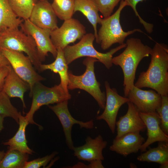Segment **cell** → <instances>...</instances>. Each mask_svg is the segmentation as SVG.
I'll return each mask as SVG.
<instances>
[{
  "label": "cell",
  "mask_w": 168,
  "mask_h": 168,
  "mask_svg": "<svg viewBox=\"0 0 168 168\" xmlns=\"http://www.w3.org/2000/svg\"><path fill=\"white\" fill-rule=\"evenodd\" d=\"M147 69L141 72L134 86L149 88L161 96L168 95V48L163 43L156 42L150 54Z\"/></svg>",
  "instance_id": "cell-1"
},
{
  "label": "cell",
  "mask_w": 168,
  "mask_h": 168,
  "mask_svg": "<svg viewBox=\"0 0 168 168\" xmlns=\"http://www.w3.org/2000/svg\"><path fill=\"white\" fill-rule=\"evenodd\" d=\"M125 49L119 55L113 57L112 62L113 64L120 66L122 70L124 96L127 97L129 91L134 86L138 64L143 58L150 55L152 49L137 38L127 39Z\"/></svg>",
  "instance_id": "cell-2"
},
{
  "label": "cell",
  "mask_w": 168,
  "mask_h": 168,
  "mask_svg": "<svg viewBox=\"0 0 168 168\" xmlns=\"http://www.w3.org/2000/svg\"><path fill=\"white\" fill-rule=\"evenodd\" d=\"M95 37L91 33L86 34L77 44L72 46L68 45L63 52L66 63L69 64L76 59L83 57L96 58L103 63L108 69L112 66V59L115 53L125 48L126 44L124 43L112 49L105 53L97 51L93 46Z\"/></svg>",
  "instance_id": "cell-3"
},
{
  "label": "cell",
  "mask_w": 168,
  "mask_h": 168,
  "mask_svg": "<svg viewBox=\"0 0 168 168\" xmlns=\"http://www.w3.org/2000/svg\"><path fill=\"white\" fill-rule=\"evenodd\" d=\"M126 6V2L122 0L119 8L114 14L102 19L100 24L101 26L97 32V35L98 44H100L103 50H106L116 43L120 45L124 43L125 38L135 32L144 33L139 29L127 32L123 30L120 23V15L122 11Z\"/></svg>",
  "instance_id": "cell-4"
},
{
  "label": "cell",
  "mask_w": 168,
  "mask_h": 168,
  "mask_svg": "<svg viewBox=\"0 0 168 168\" xmlns=\"http://www.w3.org/2000/svg\"><path fill=\"white\" fill-rule=\"evenodd\" d=\"M0 49H6L25 53L34 67L40 72V61L36 43L30 36L19 28L7 29L0 32Z\"/></svg>",
  "instance_id": "cell-5"
},
{
  "label": "cell",
  "mask_w": 168,
  "mask_h": 168,
  "mask_svg": "<svg viewBox=\"0 0 168 168\" xmlns=\"http://www.w3.org/2000/svg\"><path fill=\"white\" fill-rule=\"evenodd\" d=\"M99 62L97 59L87 57L83 61L86 67L84 73L77 76L68 71V89L72 90L79 89L84 90L90 94L96 100L99 107L104 109L105 103L106 94L100 89V84L96 77L94 72V64Z\"/></svg>",
  "instance_id": "cell-6"
},
{
  "label": "cell",
  "mask_w": 168,
  "mask_h": 168,
  "mask_svg": "<svg viewBox=\"0 0 168 168\" xmlns=\"http://www.w3.org/2000/svg\"><path fill=\"white\" fill-rule=\"evenodd\" d=\"M30 97L32 98L31 105L25 117L29 124L36 125L40 129L42 130L43 127L34 120L35 112L43 105H48L68 100L71 98V96L69 93L65 91L60 83L49 87L39 82L34 86Z\"/></svg>",
  "instance_id": "cell-7"
},
{
  "label": "cell",
  "mask_w": 168,
  "mask_h": 168,
  "mask_svg": "<svg viewBox=\"0 0 168 168\" xmlns=\"http://www.w3.org/2000/svg\"><path fill=\"white\" fill-rule=\"evenodd\" d=\"M0 50L15 72L28 84L30 97L35 85L45 78L35 71L29 58L23 53L4 49Z\"/></svg>",
  "instance_id": "cell-8"
},
{
  "label": "cell",
  "mask_w": 168,
  "mask_h": 168,
  "mask_svg": "<svg viewBox=\"0 0 168 168\" xmlns=\"http://www.w3.org/2000/svg\"><path fill=\"white\" fill-rule=\"evenodd\" d=\"M86 33L85 26L78 20L72 18L64 21L60 27L51 31L50 36L56 49L63 50L70 44L81 39Z\"/></svg>",
  "instance_id": "cell-9"
},
{
  "label": "cell",
  "mask_w": 168,
  "mask_h": 168,
  "mask_svg": "<svg viewBox=\"0 0 168 168\" xmlns=\"http://www.w3.org/2000/svg\"><path fill=\"white\" fill-rule=\"evenodd\" d=\"M20 27L21 30L31 36L34 40L41 62L45 60L49 53L56 58L57 51L51 39V31L37 26L29 19L24 20Z\"/></svg>",
  "instance_id": "cell-10"
},
{
  "label": "cell",
  "mask_w": 168,
  "mask_h": 168,
  "mask_svg": "<svg viewBox=\"0 0 168 168\" xmlns=\"http://www.w3.org/2000/svg\"><path fill=\"white\" fill-rule=\"evenodd\" d=\"M105 85L106 90V100L104 111L96 117L97 120H103L107 124L113 133L115 132L116 118L120 107L130 101L127 97L119 95L114 88H111L107 81Z\"/></svg>",
  "instance_id": "cell-11"
},
{
  "label": "cell",
  "mask_w": 168,
  "mask_h": 168,
  "mask_svg": "<svg viewBox=\"0 0 168 168\" xmlns=\"http://www.w3.org/2000/svg\"><path fill=\"white\" fill-rule=\"evenodd\" d=\"M68 100H65L53 105H48V107L56 115L62 126L67 145L69 148L72 150L74 146L72 137L73 126L78 124L81 128L87 129L93 128V120L84 122L75 119L71 115L68 108Z\"/></svg>",
  "instance_id": "cell-12"
},
{
  "label": "cell",
  "mask_w": 168,
  "mask_h": 168,
  "mask_svg": "<svg viewBox=\"0 0 168 168\" xmlns=\"http://www.w3.org/2000/svg\"><path fill=\"white\" fill-rule=\"evenodd\" d=\"M127 97L139 112L151 113L156 112L161 105V96L154 90H143L134 86Z\"/></svg>",
  "instance_id": "cell-13"
},
{
  "label": "cell",
  "mask_w": 168,
  "mask_h": 168,
  "mask_svg": "<svg viewBox=\"0 0 168 168\" xmlns=\"http://www.w3.org/2000/svg\"><path fill=\"white\" fill-rule=\"evenodd\" d=\"M57 17L51 4L43 0L35 3L29 19L37 26L51 31L58 27Z\"/></svg>",
  "instance_id": "cell-14"
},
{
  "label": "cell",
  "mask_w": 168,
  "mask_h": 168,
  "mask_svg": "<svg viewBox=\"0 0 168 168\" xmlns=\"http://www.w3.org/2000/svg\"><path fill=\"white\" fill-rule=\"evenodd\" d=\"M127 103L128 109L126 114L120 117L116 122L117 132L115 139L128 133L143 132L146 129V125L136 107L130 101Z\"/></svg>",
  "instance_id": "cell-15"
},
{
  "label": "cell",
  "mask_w": 168,
  "mask_h": 168,
  "mask_svg": "<svg viewBox=\"0 0 168 168\" xmlns=\"http://www.w3.org/2000/svg\"><path fill=\"white\" fill-rule=\"evenodd\" d=\"M86 143L78 147H74L72 150L74 155L79 160L90 162L95 160H104L102 152L107 145V142L104 140L101 135L95 138L88 136L85 140Z\"/></svg>",
  "instance_id": "cell-16"
},
{
  "label": "cell",
  "mask_w": 168,
  "mask_h": 168,
  "mask_svg": "<svg viewBox=\"0 0 168 168\" xmlns=\"http://www.w3.org/2000/svg\"><path fill=\"white\" fill-rule=\"evenodd\" d=\"M139 114L147 130V138L141 147L140 150L141 152H145L150 145L156 142H168V135L161 128L160 117L156 112L151 113L139 112Z\"/></svg>",
  "instance_id": "cell-17"
},
{
  "label": "cell",
  "mask_w": 168,
  "mask_h": 168,
  "mask_svg": "<svg viewBox=\"0 0 168 168\" xmlns=\"http://www.w3.org/2000/svg\"><path fill=\"white\" fill-rule=\"evenodd\" d=\"M145 141V138L139 132L129 133L118 138H114L109 149L111 151L126 157L131 153L137 152Z\"/></svg>",
  "instance_id": "cell-18"
},
{
  "label": "cell",
  "mask_w": 168,
  "mask_h": 168,
  "mask_svg": "<svg viewBox=\"0 0 168 168\" xmlns=\"http://www.w3.org/2000/svg\"><path fill=\"white\" fill-rule=\"evenodd\" d=\"M9 67V72L5 78L2 91L10 98H19L22 102L23 108H26L24 95L30 89L29 86L15 72L10 65Z\"/></svg>",
  "instance_id": "cell-19"
},
{
  "label": "cell",
  "mask_w": 168,
  "mask_h": 168,
  "mask_svg": "<svg viewBox=\"0 0 168 168\" xmlns=\"http://www.w3.org/2000/svg\"><path fill=\"white\" fill-rule=\"evenodd\" d=\"M29 123L25 116L21 113L19 117V128L16 133L7 141L2 143L4 145L8 146V149L15 150L21 152L32 155L34 151L27 145L25 132Z\"/></svg>",
  "instance_id": "cell-20"
},
{
  "label": "cell",
  "mask_w": 168,
  "mask_h": 168,
  "mask_svg": "<svg viewBox=\"0 0 168 168\" xmlns=\"http://www.w3.org/2000/svg\"><path fill=\"white\" fill-rule=\"evenodd\" d=\"M74 13L78 11L84 15L92 25L96 42L98 43L97 25L100 24L102 19L94 0H74Z\"/></svg>",
  "instance_id": "cell-21"
},
{
  "label": "cell",
  "mask_w": 168,
  "mask_h": 168,
  "mask_svg": "<svg viewBox=\"0 0 168 168\" xmlns=\"http://www.w3.org/2000/svg\"><path fill=\"white\" fill-rule=\"evenodd\" d=\"M57 54L55 60L48 64H42L40 66V72L49 70L55 73H58L60 78V83L66 92L69 93L68 89V70L67 64L64 56L63 50L57 49Z\"/></svg>",
  "instance_id": "cell-22"
},
{
  "label": "cell",
  "mask_w": 168,
  "mask_h": 168,
  "mask_svg": "<svg viewBox=\"0 0 168 168\" xmlns=\"http://www.w3.org/2000/svg\"><path fill=\"white\" fill-rule=\"evenodd\" d=\"M23 21L15 13L8 0H0V32L7 29L19 28Z\"/></svg>",
  "instance_id": "cell-23"
},
{
  "label": "cell",
  "mask_w": 168,
  "mask_h": 168,
  "mask_svg": "<svg viewBox=\"0 0 168 168\" xmlns=\"http://www.w3.org/2000/svg\"><path fill=\"white\" fill-rule=\"evenodd\" d=\"M141 162H156L161 165L168 162V142H158L157 147L150 148L137 157Z\"/></svg>",
  "instance_id": "cell-24"
},
{
  "label": "cell",
  "mask_w": 168,
  "mask_h": 168,
  "mask_svg": "<svg viewBox=\"0 0 168 168\" xmlns=\"http://www.w3.org/2000/svg\"><path fill=\"white\" fill-rule=\"evenodd\" d=\"M28 154L8 149L0 162V168H23L29 159Z\"/></svg>",
  "instance_id": "cell-25"
},
{
  "label": "cell",
  "mask_w": 168,
  "mask_h": 168,
  "mask_svg": "<svg viewBox=\"0 0 168 168\" xmlns=\"http://www.w3.org/2000/svg\"><path fill=\"white\" fill-rule=\"evenodd\" d=\"M51 4L57 17L65 21L72 18L74 13V0H53Z\"/></svg>",
  "instance_id": "cell-26"
},
{
  "label": "cell",
  "mask_w": 168,
  "mask_h": 168,
  "mask_svg": "<svg viewBox=\"0 0 168 168\" xmlns=\"http://www.w3.org/2000/svg\"><path fill=\"white\" fill-rule=\"evenodd\" d=\"M13 11L19 18L29 19L35 3L34 0H8Z\"/></svg>",
  "instance_id": "cell-27"
},
{
  "label": "cell",
  "mask_w": 168,
  "mask_h": 168,
  "mask_svg": "<svg viewBox=\"0 0 168 168\" xmlns=\"http://www.w3.org/2000/svg\"><path fill=\"white\" fill-rule=\"evenodd\" d=\"M10 98L3 91H0V114L12 118L18 124L21 113L12 105Z\"/></svg>",
  "instance_id": "cell-28"
},
{
  "label": "cell",
  "mask_w": 168,
  "mask_h": 168,
  "mask_svg": "<svg viewBox=\"0 0 168 168\" xmlns=\"http://www.w3.org/2000/svg\"><path fill=\"white\" fill-rule=\"evenodd\" d=\"M161 106L156 110L159 115L160 127L163 132L168 135V96H161Z\"/></svg>",
  "instance_id": "cell-29"
},
{
  "label": "cell",
  "mask_w": 168,
  "mask_h": 168,
  "mask_svg": "<svg viewBox=\"0 0 168 168\" xmlns=\"http://www.w3.org/2000/svg\"><path fill=\"white\" fill-rule=\"evenodd\" d=\"M122 0H94L100 12L104 18L111 15L114 8Z\"/></svg>",
  "instance_id": "cell-30"
},
{
  "label": "cell",
  "mask_w": 168,
  "mask_h": 168,
  "mask_svg": "<svg viewBox=\"0 0 168 168\" xmlns=\"http://www.w3.org/2000/svg\"><path fill=\"white\" fill-rule=\"evenodd\" d=\"M56 152H54L51 154L47 155L41 158H39L25 163L23 168H39L45 167L57 154Z\"/></svg>",
  "instance_id": "cell-31"
},
{
  "label": "cell",
  "mask_w": 168,
  "mask_h": 168,
  "mask_svg": "<svg viewBox=\"0 0 168 168\" xmlns=\"http://www.w3.org/2000/svg\"><path fill=\"white\" fill-rule=\"evenodd\" d=\"M126 2L127 6H130L133 10L136 16H137L140 22L143 25L146 30H149L151 28V23H148L144 20L140 16L136 9L137 4L140 2L146 0H124Z\"/></svg>",
  "instance_id": "cell-32"
},
{
  "label": "cell",
  "mask_w": 168,
  "mask_h": 168,
  "mask_svg": "<svg viewBox=\"0 0 168 168\" xmlns=\"http://www.w3.org/2000/svg\"><path fill=\"white\" fill-rule=\"evenodd\" d=\"M88 165L80 162L77 163V164L69 168H104V166L102 165V161L100 160H95L91 161Z\"/></svg>",
  "instance_id": "cell-33"
},
{
  "label": "cell",
  "mask_w": 168,
  "mask_h": 168,
  "mask_svg": "<svg viewBox=\"0 0 168 168\" xmlns=\"http://www.w3.org/2000/svg\"><path fill=\"white\" fill-rule=\"evenodd\" d=\"M9 66L4 67L0 69V91L2 90L5 78L8 72Z\"/></svg>",
  "instance_id": "cell-34"
},
{
  "label": "cell",
  "mask_w": 168,
  "mask_h": 168,
  "mask_svg": "<svg viewBox=\"0 0 168 168\" xmlns=\"http://www.w3.org/2000/svg\"><path fill=\"white\" fill-rule=\"evenodd\" d=\"M9 65L10 64L9 62L0 51V69Z\"/></svg>",
  "instance_id": "cell-35"
},
{
  "label": "cell",
  "mask_w": 168,
  "mask_h": 168,
  "mask_svg": "<svg viewBox=\"0 0 168 168\" xmlns=\"http://www.w3.org/2000/svg\"><path fill=\"white\" fill-rule=\"evenodd\" d=\"M5 117L4 115L0 114V132L4 128L3 121Z\"/></svg>",
  "instance_id": "cell-36"
},
{
  "label": "cell",
  "mask_w": 168,
  "mask_h": 168,
  "mask_svg": "<svg viewBox=\"0 0 168 168\" xmlns=\"http://www.w3.org/2000/svg\"><path fill=\"white\" fill-rule=\"evenodd\" d=\"M5 152L4 151H0V162L3 158Z\"/></svg>",
  "instance_id": "cell-37"
},
{
  "label": "cell",
  "mask_w": 168,
  "mask_h": 168,
  "mask_svg": "<svg viewBox=\"0 0 168 168\" xmlns=\"http://www.w3.org/2000/svg\"><path fill=\"white\" fill-rule=\"evenodd\" d=\"M160 168H168V162H166L164 164L160 165Z\"/></svg>",
  "instance_id": "cell-38"
},
{
  "label": "cell",
  "mask_w": 168,
  "mask_h": 168,
  "mask_svg": "<svg viewBox=\"0 0 168 168\" xmlns=\"http://www.w3.org/2000/svg\"><path fill=\"white\" fill-rule=\"evenodd\" d=\"M130 166L131 168H135V167H136L134 164L133 163H130Z\"/></svg>",
  "instance_id": "cell-39"
},
{
  "label": "cell",
  "mask_w": 168,
  "mask_h": 168,
  "mask_svg": "<svg viewBox=\"0 0 168 168\" xmlns=\"http://www.w3.org/2000/svg\"><path fill=\"white\" fill-rule=\"evenodd\" d=\"M36 0V2L38 1H43V0Z\"/></svg>",
  "instance_id": "cell-40"
},
{
  "label": "cell",
  "mask_w": 168,
  "mask_h": 168,
  "mask_svg": "<svg viewBox=\"0 0 168 168\" xmlns=\"http://www.w3.org/2000/svg\"><path fill=\"white\" fill-rule=\"evenodd\" d=\"M34 1H35V2H36V0H34Z\"/></svg>",
  "instance_id": "cell-41"
},
{
  "label": "cell",
  "mask_w": 168,
  "mask_h": 168,
  "mask_svg": "<svg viewBox=\"0 0 168 168\" xmlns=\"http://www.w3.org/2000/svg\"><path fill=\"white\" fill-rule=\"evenodd\" d=\"M0 33H1L0 32ZM0 51H1L0 49Z\"/></svg>",
  "instance_id": "cell-42"
}]
</instances>
